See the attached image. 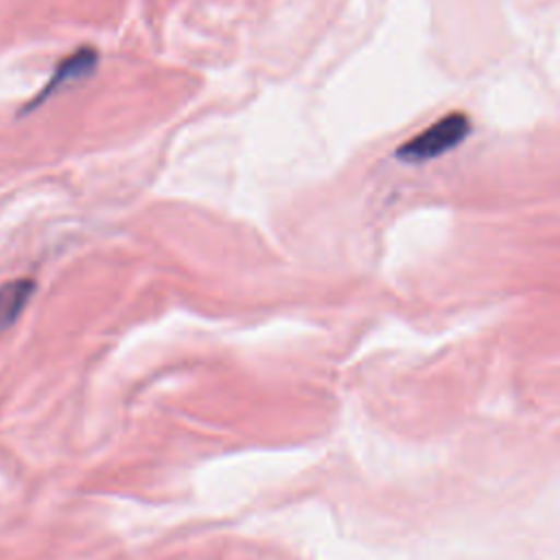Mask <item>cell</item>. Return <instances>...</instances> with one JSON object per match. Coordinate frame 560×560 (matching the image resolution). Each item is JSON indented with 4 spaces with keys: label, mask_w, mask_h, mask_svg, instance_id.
Wrapping results in <instances>:
<instances>
[{
    "label": "cell",
    "mask_w": 560,
    "mask_h": 560,
    "mask_svg": "<svg viewBox=\"0 0 560 560\" xmlns=\"http://www.w3.org/2000/svg\"><path fill=\"white\" fill-rule=\"evenodd\" d=\"M470 133V118L462 112H451L422 133L413 136L405 144L398 147L396 158L407 164H424L444 155L446 151L462 144Z\"/></svg>",
    "instance_id": "cell-1"
},
{
    "label": "cell",
    "mask_w": 560,
    "mask_h": 560,
    "mask_svg": "<svg viewBox=\"0 0 560 560\" xmlns=\"http://www.w3.org/2000/svg\"><path fill=\"white\" fill-rule=\"evenodd\" d=\"M96 61H98V55L92 46H81L77 48L72 55H68L66 59H61V63L57 66V70L50 74L48 83L35 94L33 101H28L20 114H26V112H33L35 107H39L48 96H52L57 90H61L63 85L72 83V81H81L85 77L92 74V70L96 68Z\"/></svg>",
    "instance_id": "cell-2"
},
{
    "label": "cell",
    "mask_w": 560,
    "mask_h": 560,
    "mask_svg": "<svg viewBox=\"0 0 560 560\" xmlns=\"http://www.w3.org/2000/svg\"><path fill=\"white\" fill-rule=\"evenodd\" d=\"M35 280L15 278L0 284V335L15 324L35 293Z\"/></svg>",
    "instance_id": "cell-3"
}]
</instances>
